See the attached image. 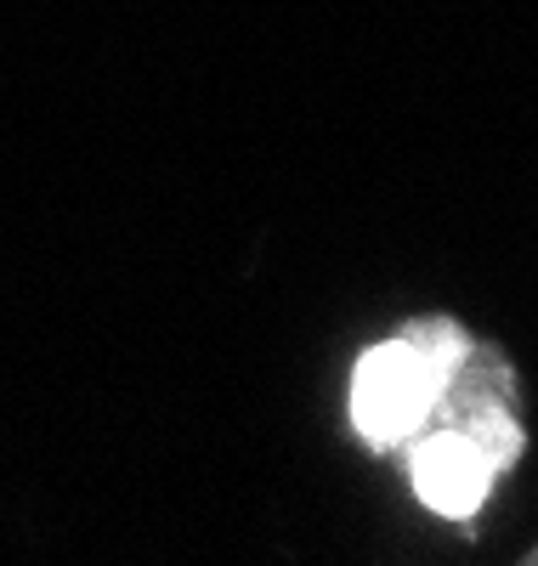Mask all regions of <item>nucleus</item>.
Returning a JSON list of instances; mask_svg holds the SVG:
<instances>
[{
  "label": "nucleus",
  "instance_id": "f03ea898",
  "mask_svg": "<svg viewBox=\"0 0 538 566\" xmlns=\"http://www.w3.org/2000/svg\"><path fill=\"white\" fill-rule=\"evenodd\" d=\"M408 464H414V493H420L436 515H448V522H470V515L482 510V499L494 493L499 470H505L476 437L454 431V424H448L443 437L420 442Z\"/></svg>",
  "mask_w": 538,
  "mask_h": 566
},
{
  "label": "nucleus",
  "instance_id": "f257e3e1",
  "mask_svg": "<svg viewBox=\"0 0 538 566\" xmlns=\"http://www.w3.org/2000/svg\"><path fill=\"white\" fill-rule=\"evenodd\" d=\"M470 340L454 317H420L397 340L358 357L352 374V424L374 448L408 442L420 424L443 408L448 374L465 363Z\"/></svg>",
  "mask_w": 538,
  "mask_h": 566
}]
</instances>
